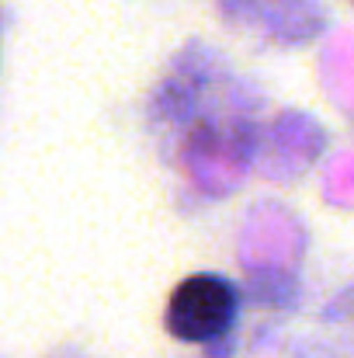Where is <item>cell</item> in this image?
<instances>
[{"label": "cell", "mask_w": 354, "mask_h": 358, "mask_svg": "<svg viewBox=\"0 0 354 358\" xmlns=\"http://www.w3.org/2000/svg\"><path fill=\"white\" fill-rule=\"evenodd\" d=\"M236 317V292L230 282L216 275H191L184 278L170 303H167V331L177 341H216L219 334L230 331Z\"/></svg>", "instance_id": "6da1fadb"}]
</instances>
